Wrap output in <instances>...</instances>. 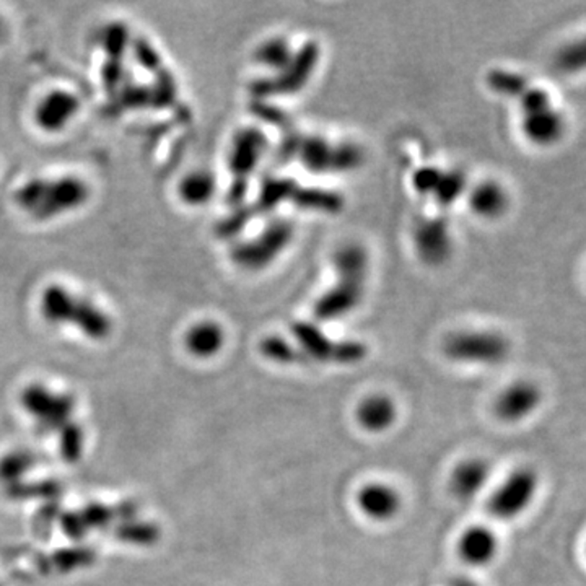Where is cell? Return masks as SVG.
I'll return each instance as SVG.
<instances>
[{
  "instance_id": "1",
  "label": "cell",
  "mask_w": 586,
  "mask_h": 586,
  "mask_svg": "<svg viewBox=\"0 0 586 586\" xmlns=\"http://www.w3.org/2000/svg\"><path fill=\"white\" fill-rule=\"evenodd\" d=\"M90 199V186L75 174L33 178L15 191V204L28 217L46 222L78 211Z\"/></svg>"
},
{
  "instance_id": "2",
  "label": "cell",
  "mask_w": 586,
  "mask_h": 586,
  "mask_svg": "<svg viewBox=\"0 0 586 586\" xmlns=\"http://www.w3.org/2000/svg\"><path fill=\"white\" fill-rule=\"evenodd\" d=\"M39 312L47 323L78 329L84 336L94 341H102L113 331V320L108 312L61 283H51L43 290Z\"/></svg>"
},
{
  "instance_id": "3",
  "label": "cell",
  "mask_w": 586,
  "mask_h": 586,
  "mask_svg": "<svg viewBox=\"0 0 586 586\" xmlns=\"http://www.w3.org/2000/svg\"><path fill=\"white\" fill-rule=\"evenodd\" d=\"M290 331L306 359L337 365H353L367 359L368 347L363 343L352 339L334 341L318 324L310 321H293Z\"/></svg>"
},
{
  "instance_id": "4",
  "label": "cell",
  "mask_w": 586,
  "mask_h": 586,
  "mask_svg": "<svg viewBox=\"0 0 586 586\" xmlns=\"http://www.w3.org/2000/svg\"><path fill=\"white\" fill-rule=\"evenodd\" d=\"M443 352L448 359L458 363L489 367L507 359L510 343L497 331L468 329L446 337Z\"/></svg>"
},
{
  "instance_id": "5",
  "label": "cell",
  "mask_w": 586,
  "mask_h": 586,
  "mask_svg": "<svg viewBox=\"0 0 586 586\" xmlns=\"http://www.w3.org/2000/svg\"><path fill=\"white\" fill-rule=\"evenodd\" d=\"M295 236V225L289 219H273L251 240L238 243L232 250L234 264L246 271L271 266L287 250Z\"/></svg>"
},
{
  "instance_id": "6",
  "label": "cell",
  "mask_w": 586,
  "mask_h": 586,
  "mask_svg": "<svg viewBox=\"0 0 586 586\" xmlns=\"http://www.w3.org/2000/svg\"><path fill=\"white\" fill-rule=\"evenodd\" d=\"M320 57L321 47L318 41H306L295 49V55L281 71L273 72L269 77L259 78L258 82H254L251 86L253 94L261 98L298 94L312 80Z\"/></svg>"
},
{
  "instance_id": "7",
  "label": "cell",
  "mask_w": 586,
  "mask_h": 586,
  "mask_svg": "<svg viewBox=\"0 0 586 586\" xmlns=\"http://www.w3.org/2000/svg\"><path fill=\"white\" fill-rule=\"evenodd\" d=\"M538 476L531 469H518L493 493L489 508L499 520H513L526 512L538 492Z\"/></svg>"
},
{
  "instance_id": "8",
  "label": "cell",
  "mask_w": 586,
  "mask_h": 586,
  "mask_svg": "<svg viewBox=\"0 0 586 586\" xmlns=\"http://www.w3.org/2000/svg\"><path fill=\"white\" fill-rule=\"evenodd\" d=\"M412 246L417 258L427 266H442L453 253V236L443 217L417 220L412 228Z\"/></svg>"
},
{
  "instance_id": "9",
  "label": "cell",
  "mask_w": 586,
  "mask_h": 586,
  "mask_svg": "<svg viewBox=\"0 0 586 586\" xmlns=\"http://www.w3.org/2000/svg\"><path fill=\"white\" fill-rule=\"evenodd\" d=\"M267 135L258 127H243L230 147V172L233 173L234 189L232 197L238 195V188L246 189V180L254 173L267 149ZM240 197V195H238Z\"/></svg>"
},
{
  "instance_id": "10",
  "label": "cell",
  "mask_w": 586,
  "mask_h": 586,
  "mask_svg": "<svg viewBox=\"0 0 586 586\" xmlns=\"http://www.w3.org/2000/svg\"><path fill=\"white\" fill-rule=\"evenodd\" d=\"M80 106L82 102L77 94L65 88H55L43 94L35 104L33 121L43 133H63L77 117Z\"/></svg>"
},
{
  "instance_id": "11",
  "label": "cell",
  "mask_w": 586,
  "mask_h": 586,
  "mask_svg": "<svg viewBox=\"0 0 586 586\" xmlns=\"http://www.w3.org/2000/svg\"><path fill=\"white\" fill-rule=\"evenodd\" d=\"M365 295V283L336 281L314 302L313 314L320 321H334L351 314L359 308Z\"/></svg>"
},
{
  "instance_id": "12",
  "label": "cell",
  "mask_w": 586,
  "mask_h": 586,
  "mask_svg": "<svg viewBox=\"0 0 586 586\" xmlns=\"http://www.w3.org/2000/svg\"><path fill=\"white\" fill-rule=\"evenodd\" d=\"M227 343L225 328L215 320H199L193 323L186 333L183 344L191 357L197 360H211L223 351Z\"/></svg>"
},
{
  "instance_id": "13",
  "label": "cell",
  "mask_w": 586,
  "mask_h": 586,
  "mask_svg": "<svg viewBox=\"0 0 586 586\" xmlns=\"http://www.w3.org/2000/svg\"><path fill=\"white\" fill-rule=\"evenodd\" d=\"M541 390L531 382H518L508 386L497 399V415L505 422H520L541 404Z\"/></svg>"
},
{
  "instance_id": "14",
  "label": "cell",
  "mask_w": 586,
  "mask_h": 586,
  "mask_svg": "<svg viewBox=\"0 0 586 586\" xmlns=\"http://www.w3.org/2000/svg\"><path fill=\"white\" fill-rule=\"evenodd\" d=\"M334 145L320 134H300L295 155L306 172L313 174H331L334 164Z\"/></svg>"
},
{
  "instance_id": "15",
  "label": "cell",
  "mask_w": 586,
  "mask_h": 586,
  "mask_svg": "<svg viewBox=\"0 0 586 586\" xmlns=\"http://www.w3.org/2000/svg\"><path fill=\"white\" fill-rule=\"evenodd\" d=\"M468 204L471 212L479 219L495 220L508 211L510 195L499 181H479L476 186L468 189Z\"/></svg>"
},
{
  "instance_id": "16",
  "label": "cell",
  "mask_w": 586,
  "mask_h": 586,
  "mask_svg": "<svg viewBox=\"0 0 586 586\" xmlns=\"http://www.w3.org/2000/svg\"><path fill=\"white\" fill-rule=\"evenodd\" d=\"M521 131L524 137L534 145L549 147V145H554L555 142L561 141L565 131V119L561 111L551 106L538 113L523 114Z\"/></svg>"
},
{
  "instance_id": "17",
  "label": "cell",
  "mask_w": 586,
  "mask_h": 586,
  "mask_svg": "<svg viewBox=\"0 0 586 586\" xmlns=\"http://www.w3.org/2000/svg\"><path fill=\"white\" fill-rule=\"evenodd\" d=\"M360 512L375 521H388L401 510L399 493L386 484H368L357 495Z\"/></svg>"
},
{
  "instance_id": "18",
  "label": "cell",
  "mask_w": 586,
  "mask_h": 586,
  "mask_svg": "<svg viewBox=\"0 0 586 586\" xmlns=\"http://www.w3.org/2000/svg\"><path fill=\"white\" fill-rule=\"evenodd\" d=\"M368 251L363 244L349 242L341 244L333 254V267L337 281L365 283L368 273Z\"/></svg>"
},
{
  "instance_id": "19",
  "label": "cell",
  "mask_w": 586,
  "mask_h": 586,
  "mask_svg": "<svg viewBox=\"0 0 586 586\" xmlns=\"http://www.w3.org/2000/svg\"><path fill=\"white\" fill-rule=\"evenodd\" d=\"M499 542L491 530L484 526H474L464 531L460 540V555L462 561L472 567H484L497 555Z\"/></svg>"
},
{
  "instance_id": "20",
  "label": "cell",
  "mask_w": 586,
  "mask_h": 586,
  "mask_svg": "<svg viewBox=\"0 0 586 586\" xmlns=\"http://www.w3.org/2000/svg\"><path fill=\"white\" fill-rule=\"evenodd\" d=\"M491 476V468L482 460H468L454 469L452 474V492L460 501H472L482 492Z\"/></svg>"
},
{
  "instance_id": "21",
  "label": "cell",
  "mask_w": 586,
  "mask_h": 586,
  "mask_svg": "<svg viewBox=\"0 0 586 586\" xmlns=\"http://www.w3.org/2000/svg\"><path fill=\"white\" fill-rule=\"evenodd\" d=\"M396 415L398 411L394 402L384 394L368 396L360 402L357 409V421L362 425V429L372 433H380L390 429L396 421Z\"/></svg>"
},
{
  "instance_id": "22",
  "label": "cell",
  "mask_w": 586,
  "mask_h": 586,
  "mask_svg": "<svg viewBox=\"0 0 586 586\" xmlns=\"http://www.w3.org/2000/svg\"><path fill=\"white\" fill-rule=\"evenodd\" d=\"M22 402L25 409H28L33 415H36L35 419L46 421V422H53V419L59 412H63L64 415L69 414V407H71L69 399L55 394V391L47 390L43 384H35L28 390H25Z\"/></svg>"
},
{
  "instance_id": "23",
  "label": "cell",
  "mask_w": 586,
  "mask_h": 586,
  "mask_svg": "<svg viewBox=\"0 0 586 586\" xmlns=\"http://www.w3.org/2000/svg\"><path fill=\"white\" fill-rule=\"evenodd\" d=\"M292 204L302 211L337 214L344 207V197L333 189L305 188L298 184L297 191L292 197Z\"/></svg>"
},
{
  "instance_id": "24",
  "label": "cell",
  "mask_w": 586,
  "mask_h": 586,
  "mask_svg": "<svg viewBox=\"0 0 586 586\" xmlns=\"http://www.w3.org/2000/svg\"><path fill=\"white\" fill-rule=\"evenodd\" d=\"M217 191V180L214 173L194 170L181 180L178 195L188 205H204L209 203Z\"/></svg>"
},
{
  "instance_id": "25",
  "label": "cell",
  "mask_w": 586,
  "mask_h": 586,
  "mask_svg": "<svg viewBox=\"0 0 586 586\" xmlns=\"http://www.w3.org/2000/svg\"><path fill=\"white\" fill-rule=\"evenodd\" d=\"M293 55L295 47L290 43V39L282 35H275L259 43L254 49V61L273 74L285 67Z\"/></svg>"
},
{
  "instance_id": "26",
  "label": "cell",
  "mask_w": 586,
  "mask_h": 586,
  "mask_svg": "<svg viewBox=\"0 0 586 586\" xmlns=\"http://www.w3.org/2000/svg\"><path fill=\"white\" fill-rule=\"evenodd\" d=\"M259 352L267 360L281 365H298V363H305L308 360L295 343H290L281 336L264 337L259 344Z\"/></svg>"
},
{
  "instance_id": "27",
  "label": "cell",
  "mask_w": 586,
  "mask_h": 586,
  "mask_svg": "<svg viewBox=\"0 0 586 586\" xmlns=\"http://www.w3.org/2000/svg\"><path fill=\"white\" fill-rule=\"evenodd\" d=\"M487 85L491 86L495 94H505L512 98H518L528 86L531 85L528 77L520 72L503 67H493L485 75Z\"/></svg>"
},
{
  "instance_id": "28",
  "label": "cell",
  "mask_w": 586,
  "mask_h": 586,
  "mask_svg": "<svg viewBox=\"0 0 586 586\" xmlns=\"http://www.w3.org/2000/svg\"><path fill=\"white\" fill-rule=\"evenodd\" d=\"M468 178L462 170H443L432 197L437 201L438 205L450 207L460 201L468 193Z\"/></svg>"
},
{
  "instance_id": "29",
  "label": "cell",
  "mask_w": 586,
  "mask_h": 586,
  "mask_svg": "<svg viewBox=\"0 0 586 586\" xmlns=\"http://www.w3.org/2000/svg\"><path fill=\"white\" fill-rule=\"evenodd\" d=\"M297 181L290 178H271L263 184V191L259 194V211H271L279 204L292 203V197L297 191Z\"/></svg>"
},
{
  "instance_id": "30",
  "label": "cell",
  "mask_w": 586,
  "mask_h": 586,
  "mask_svg": "<svg viewBox=\"0 0 586 586\" xmlns=\"http://www.w3.org/2000/svg\"><path fill=\"white\" fill-rule=\"evenodd\" d=\"M365 162V152L355 142H336L333 173H351Z\"/></svg>"
},
{
  "instance_id": "31",
  "label": "cell",
  "mask_w": 586,
  "mask_h": 586,
  "mask_svg": "<svg viewBox=\"0 0 586 586\" xmlns=\"http://www.w3.org/2000/svg\"><path fill=\"white\" fill-rule=\"evenodd\" d=\"M585 43L581 39L571 41L559 49L555 55V65L565 74H575L585 67Z\"/></svg>"
},
{
  "instance_id": "32",
  "label": "cell",
  "mask_w": 586,
  "mask_h": 586,
  "mask_svg": "<svg viewBox=\"0 0 586 586\" xmlns=\"http://www.w3.org/2000/svg\"><path fill=\"white\" fill-rule=\"evenodd\" d=\"M518 102H520V108H521L523 114H531V113H538V111L554 106L552 96L542 86H528L523 94L518 96Z\"/></svg>"
},
{
  "instance_id": "33",
  "label": "cell",
  "mask_w": 586,
  "mask_h": 586,
  "mask_svg": "<svg viewBox=\"0 0 586 586\" xmlns=\"http://www.w3.org/2000/svg\"><path fill=\"white\" fill-rule=\"evenodd\" d=\"M443 170L437 166H421L412 173L411 183L419 194L432 195L437 188L438 181L442 178Z\"/></svg>"
},
{
  "instance_id": "34",
  "label": "cell",
  "mask_w": 586,
  "mask_h": 586,
  "mask_svg": "<svg viewBox=\"0 0 586 586\" xmlns=\"http://www.w3.org/2000/svg\"><path fill=\"white\" fill-rule=\"evenodd\" d=\"M450 586H477L472 580L464 579V577H460V579H454Z\"/></svg>"
},
{
  "instance_id": "35",
  "label": "cell",
  "mask_w": 586,
  "mask_h": 586,
  "mask_svg": "<svg viewBox=\"0 0 586 586\" xmlns=\"http://www.w3.org/2000/svg\"><path fill=\"white\" fill-rule=\"evenodd\" d=\"M0 586H2V581H0Z\"/></svg>"
}]
</instances>
